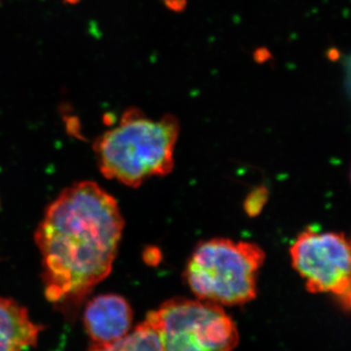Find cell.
<instances>
[{
	"mask_svg": "<svg viewBox=\"0 0 351 351\" xmlns=\"http://www.w3.org/2000/svg\"><path fill=\"white\" fill-rule=\"evenodd\" d=\"M179 121L173 117H147L128 110L119 125L106 132L94 145L101 172L110 180L137 188L152 177H162L174 168Z\"/></svg>",
	"mask_w": 351,
	"mask_h": 351,
	"instance_id": "2",
	"label": "cell"
},
{
	"mask_svg": "<svg viewBox=\"0 0 351 351\" xmlns=\"http://www.w3.org/2000/svg\"><path fill=\"white\" fill-rule=\"evenodd\" d=\"M89 351H163L160 339L147 319L125 337L108 345H94Z\"/></svg>",
	"mask_w": 351,
	"mask_h": 351,
	"instance_id": "8",
	"label": "cell"
},
{
	"mask_svg": "<svg viewBox=\"0 0 351 351\" xmlns=\"http://www.w3.org/2000/svg\"><path fill=\"white\" fill-rule=\"evenodd\" d=\"M163 351H233L239 334L221 306L201 300L176 299L149 313Z\"/></svg>",
	"mask_w": 351,
	"mask_h": 351,
	"instance_id": "4",
	"label": "cell"
},
{
	"mask_svg": "<svg viewBox=\"0 0 351 351\" xmlns=\"http://www.w3.org/2000/svg\"><path fill=\"white\" fill-rule=\"evenodd\" d=\"M124 219L117 200L93 182L64 189L36 232L48 301L71 311L112 271Z\"/></svg>",
	"mask_w": 351,
	"mask_h": 351,
	"instance_id": "1",
	"label": "cell"
},
{
	"mask_svg": "<svg viewBox=\"0 0 351 351\" xmlns=\"http://www.w3.org/2000/svg\"><path fill=\"white\" fill-rule=\"evenodd\" d=\"M41 327L32 322L24 306L0 298V351H24L38 343Z\"/></svg>",
	"mask_w": 351,
	"mask_h": 351,
	"instance_id": "7",
	"label": "cell"
},
{
	"mask_svg": "<svg viewBox=\"0 0 351 351\" xmlns=\"http://www.w3.org/2000/svg\"><path fill=\"white\" fill-rule=\"evenodd\" d=\"M132 321L130 304L119 295H98L85 309V328L95 345H108L123 338L130 332Z\"/></svg>",
	"mask_w": 351,
	"mask_h": 351,
	"instance_id": "6",
	"label": "cell"
},
{
	"mask_svg": "<svg viewBox=\"0 0 351 351\" xmlns=\"http://www.w3.org/2000/svg\"><path fill=\"white\" fill-rule=\"evenodd\" d=\"M269 193L265 186H260L252 191L244 201V209L251 217L258 216L267 203Z\"/></svg>",
	"mask_w": 351,
	"mask_h": 351,
	"instance_id": "9",
	"label": "cell"
},
{
	"mask_svg": "<svg viewBox=\"0 0 351 351\" xmlns=\"http://www.w3.org/2000/svg\"><path fill=\"white\" fill-rule=\"evenodd\" d=\"M265 254L258 245L228 239L198 244L186 265V282L198 300L237 306L257 294L258 270Z\"/></svg>",
	"mask_w": 351,
	"mask_h": 351,
	"instance_id": "3",
	"label": "cell"
},
{
	"mask_svg": "<svg viewBox=\"0 0 351 351\" xmlns=\"http://www.w3.org/2000/svg\"><path fill=\"white\" fill-rule=\"evenodd\" d=\"M290 256L309 291L329 293L350 306V244L343 233L307 228L291 246Z\"/></svg>",
	"mask_w": 351,
	"mask_h": 351,
	"instance_id": "5",
	"label": "cell"
}]
</instances>
